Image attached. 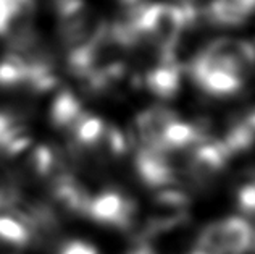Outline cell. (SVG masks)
Masks as SVG:
<instances>
[{
  "instance_id": "3",
  "label": "cell",
  "mask_w": 255,
  "mask_h": 254,
  "mask_svg": "<svg viewBox=\"0 0 255 254\" xmlns=\"http://www.w3.org/2000/svg\"><path fill=\"white\" fill-rule=\"evenodd\" d=\"M189 198L186 193L173 188L160 190L153 199V209L147 219L145 235H158L170 232L187 222Z\"/></svg>"
},
{
  "instance_id": "5",
  "label": "cell",
  "mask_w": 255,
  "mask_h": 254,
  "mask_svg": "<svg viewBox=\"0 0 255 254\" xmlns=\"http://www.w3.org/2000/svg\"><path fill=\"white\" fill-rule=\"evenodd\" d=\"M137 207L132 199L118 191H104L91 198L86 214L99 224L128 229L134 222Z\"/></svg>"
},
{
  "instance_id": "8",
  "label": "cell",
  "mask_w": 255,
  "mask_h": 254,
  "mask_svg": "<svg viewBox=\"0 0 255 254\" xmlns=\"http://www.w3.org/2000/svg\"><path fill=\"white\" fill-rule=\"evenodd\" d=\"M176 118V113L162 105L150 107V109L140 112L136 117V131L142 141V148L162 151L163 131Z\"/></svg>"
},
{
  "instance_id": "20",
  "label": "cell",
  "mask_w": 255,
  "mask_h": 254,
  "mask_svg": "<svg viewBox=\"0 0 255 254\" xmlns=\"http://www.w3.org/2000/svg\"><path fill=\"white\" fill-rule=\"evenodd\" d=\"M0 254H23V248L0 240Z\"/></svg>"
},
{
  "instance_id": "17",
  "label": "cell",
  "mask_w": 255,
  "mask_h": 254,
  "mask_svg": "<svg viewBox=\"0 0 255 254\" xmlns=\"http://www.w3.org/2000/svg\"><path fill=\"white\" fill-rule=\"evenodd\" d=\"M31 233L21 220L11 216H0V240L19 246L24 250V246L31 242Z\"/></svg>"
},
{
  "instance_id": "23",
  "label": "cell",
  "mask_w": 255,
  "mask_h": 254,
  "mask_svg": "<svg viewBox=\"0 0 255 254\" xmlns=\"http://www.w3.org/2000/svg\"><path fill=\"white\" fill-rule=\"evenodd\" d=\"M189 254H210V253H207V251L200 250V248H196V250H194V251H191Z\"/></svg>"
},
{
  "instance_id": "14",
  "label": "cell",
  "mask_w": 255,
  "mask_h": 254,
  "mask_svg": "<svg viewBox=\"0 0 255 254\" xmlns=\"http://www.w3.org/2000/svg\"><path fill=\"white\" fill-rule=\"evenodd\" d=\"M73 135H75L76 146L86 149H97L105 136L107 125L102 118L96 115H84L78 120V123L73 126Z\"/></svg>"
},
{
  "instance_id": "11",
  "label": "cell",
  "mask_w": 255,
  "mask_h": 254,
  "mask_svg": "<svg viewBox=\"0 0 255 254\" xmlns=\"http://www.w3.org/2000/svg\"><path fill=\"white\" fill-rule=\"evenodd\" d=\"M145 84L152 94L162 99H170L179 91L181 66L176 60H162L157 66L147 71Z\"/></svg>"
},
{
  "instance_id": "7",
  "label": "cell",
  "mask_w": 255,
  "mask_h": 254,
  "mask_svg": "<svg viewBox=\"0 0 255 254\" xmlns=\"http://www.w3.org/2000/svg\"><path fill=\"white\" fill-rule=\"evenodd\" d=\"M230 157V152L226 151L221 139L205 138L191 149L189 172L199 182H207L225 169Z\"/></svg>"
},
{
  "instance_id": "21",
  "label": "cell",
  "mask_w": 255,
  "mask_h": 254,
  "mask_svg": "<svg viewBox=\"0 0 255 254\" xmlns=\"http://www.w3.org/2000/svg\"><path fill=\"white\" fill-rule=\"evenodd\" d=\"M128 254H157L155 251H153L149 245H145V243H142V245H139V246H136L134 250H131Z\"/></svg>"
},
{
  "instance_id": "6",
  "label": "cell",
  "mask_w": 255,
  "mask_h": 254,
  "mask_svg": "<svg viewBox=\"0 0 255 254\" xmlns=\"http://www.w3.org/2000/svg\"><path fill=\"white\" fill-rule=\"evenodd\" d=\"M134 165L139 178L149 188L166 190L178 182L176 169L171 165L166 152L140 148Z\"/></svg>"
},
{
  "instance_id": "13",
  "label": "cell",
  "mask_w": 255,
  "mask_h": 254,
  "mask_svg": "<svg viewBox=\"0 0 255 254\" xmlns=\"http://www.w3.org/2000/svg\"><path fill=\"white\" fill-rule=\"evenodd\" d=\"M31 76L29 63L21 53L10 50L0 60V86H28Z\"/></svg>"
},
{
  "instance_id": "2",
  "label": "cell",
  "mask_w": 255,
  "mask_h": 254,
  "mask_svg": "<svg viewBox=\"0 0 255 254\" xmlns=\"http://www.w3.org/2000/svg\"><path fill=\"white\" fill-rule=\"evenodd\" d=\"M191 76L207 94L233 96L243 88L244 75L236 66L202 50L191 63Z\"/></svg>"
},
{
  "instance_id": "22",
  "label": "cell",
  "mask_w": 255,
  "mask_h": 254,
  "mask_svg": "<svg viewBox=\"0 0 255 254\" xmlns=\"http://www.w3.org/2000/svg\"><path fill=\"white\" fill-rule=\"evenodd\" d=\"M246 122H247V123H249V125L252 126V128L255 130V110H254V112L251 113V115H249V117H247V118H246Z\"/></svg>"
},
{
  "instance_id": "19",
  "label": "cell",
  "mask_w": 255,
  "mask_h": 254,
  "mask_svg": "<svg viewBox=\"0 0 255 254\" xmlns=\"http://www.w3.org/2000/svg\"><path fill=\"white\" fill-rule=\"evenodd\" d=\"M60 254H99L92 245L81 242V240H73L62 246Z\"/></svg>"
},
{
  "instance_id": "10",
  "label": "cell",
  "mask_w": 255,
  "mask_h": 254,
  "mask_svg": "<svg viewBox=\"0 0 255 254\" xmlns=\"http://www.w3.org/2000/svg\"><path fill=\"white\" fill-rule=\"evenodd\" d=\"M205 138H209V135L202 125L183 122V120L176 118L163 131L162 151L168 154L170 151L192 149Z\"/></svg>"
},
{
  "instance_id": "12",
  "label": "cell",
  "mask_w": 255,
  "mask_h": 254,
  "mask_svg": "<svg viewBox=\"0 0 255 254\" xmlns=\"http://www.w3.org/2000/svg\"><path fill=\"white\" fill-rule=\"evenodd\" d=\"M84 115L81 102L71 91H62L53 99L50 107V120L57 128H68L73 130V126L78 123V120Z\"/></svg>"
},
{
  "instance_id": "1",
  "label": "cell",
  "mask_w": 255,
  "mask_h": 254,
  "mask_svg": "<svg viewBox=\"0 0 255 254\" xmlns=\"http://www.w3.org/2000/svg\"><path fill=\"white\" fill-rule=\"evenodd\" d=\"M255 246L254 227L243 217L210 224L200 233L197 248L210 254H246Z\"/></svg>"
},
{
  "instance_id": "18",
  "label": "cell",
  "mask_w": 255,
  "mask_h": 254,
  "mask_svg": "<svg viewBox=\"0 0 255 254\" xmlns=\"http://www.w3.org/2000/svg\"><path fill=\"white\" fill-rule=\"evenodd\" d=\"M238 206L247 216H255V175L239 186Z\"/></svg>"
},
{
  "instance_id": "4",
  "label": "cell",
  "mask_w": 255,
  "mask_h": 254,
  "mask_svg": "<svg viewBox=\"0 0 255 254\" xmlns=\"http://www.w3.org/2000/svg\"><path fill=\"white\" fill-rule=\"evenodd\" d=\"M36 0H0V37L10 47L34 37Z\"/></svg>"
},
{
  "instance_id": "9",
  "label": "cell",
  "mask_w": 255,
  "mask_h": 254,
  "mask_svg": "<svg viewBox=\"0 0 255 254\" xmlns=\"http://www.w3.org/2000/svg\"><path fill=\"white\" fill-rule=\"evenodd\" d=\"M52 198L63 211L71 214H86L91 201L86 190L76 182V178L66 172L53 177Z\"/></svg>"
},
{
  "instance_id": "16",
  "label": "cell",
  "mask_w": 255,
  "mask_h": 254,
  "mask_svg": "<svg viewBox=\"0 0 255 254\" xmlns=\"http://www.w3.org/2000/svg\"><path fill=\"white\" fill-rule=\"evenodd\" d=\"M221 143L225 144V148L230 152V156L247 151L249 148H252V144L255 143V130L244 118L243 122L236 123L228 131V135L225 136V139H221Z\"/></svg>"
},
{
  "instance_id": "15",
  "label": "cell",
  "mask_w": 255,
  "mask_h": 254,
  "mask_svg": "<svg viewBox=\"0 0 255 254\" xmlns=\"http://www.w3.org/2000/svg\"><path fill=\"white\" fill-rule=\"evenodd\" d=\"M247 16L249 15L241 6L234 3L233 0H212L205 10V18L210 23L220 26L241 24Z\"/></svg>"
}]
</instances>
